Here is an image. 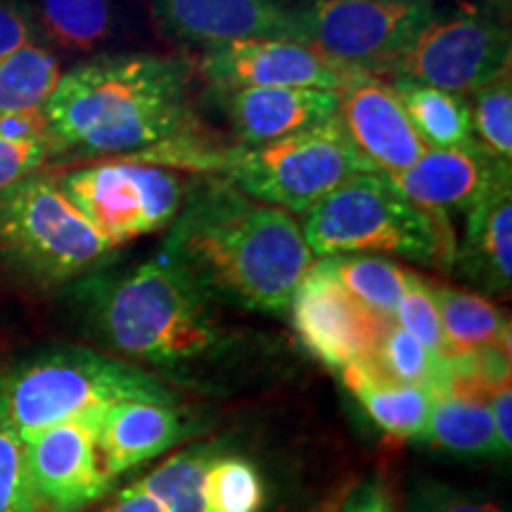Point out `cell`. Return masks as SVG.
Here are the masks:
<instances>
[{"mask_svg": "<svg viewBox=\"0 0 512 512\" xmlns=\"http://www.w3.org/2000/svg\"><path fill=\"white\" fill-rule=\"evenodd\" d=\"M392 88L427 147H458L475 143L470 102L463 95L439 91L425 83L394 76Z\"/></svg>", "mask_w": 512, "mask_h": 512, "instance_id": "603a6c76", "label": "cell"}, {"mask_svg": "<svg viewBox=\"0 0 512 512\" xmlns=\"http://www.w3.org/2000/svg\"><path fill=\"white\" fill-rule=\"evenodd\" d=\"M190 425L176 403L121 401L100 420V453L107 475L117 479L147 460L162 456L188 437Z\"/></svg>", "mask_w": 512, "mask_h": 512, "instance_id": "d6986e66", "label": "cell"}, {"mask_svg": "<svg viewBox=\"0 0 512 512\" xmlns=\"http://www.w3.org/2000/svg\"><path fill=\"white\" fill-rule=\"evenodd\" d=\"M83 297L102 342L136 361L176 366L221 342L214 299L162 254L117 278L93 280Z\"/></svg>", "mask_w": 512, "mask_h": 512, "instance_id": "3957f363", "label": "cell"}, {"mask_svg": "<svg viewBox=\"0 0 512 512\" xmlns=\"http://www.w3.org/2000/svg\"><path fill=\"white\" fill-rule=\"evenodd\" d=\"M382 3H413V0H382ZM432 3H439V0H432Z\"/></svg>", "mask_w": 512, "mask_h": 512, "instance_id": "ab89813d", "label": "cell"}, {"mask_svg": "<svg viewBox=\"0 0 512 512\" xmlns=\"http://www.w3.org/2000/svg\"><path fill=\"white\" fill-rule=\"evenodd\" d=\"M411 512H503L496 503L472 501L439 491V494H425L413 503Z\"/></svg>", "mask_w": 512, "mask_h": 512, "instance_id": "74e56055", "label": "cell"}, {"mask_svg": "<svg viewBox=\"0 0 512 512\" xmlns=\"http://www.w3.org/2000/svg\"><path fill=\"white\" fill-rule=\"evenodd\" d=\"M339 512H396V505L382 479H368L351 491Z\"/></svg>", "mask_w": 512, "mask_h": 512, "instance_id": "d590c367", "label": "cell"}, {"mask_svg": "<svg viewBox=\"0 0 512 512\" xmlns=\"http://www.w3.org/2000/svg\"><path fill=\"white\" fill-rule=\"evenodd\" d=\"M337 95L339 124L358 155L377 174H399L430 150L413 128L389 81L380 76L351 74Z\"/></svg>", "mask_w": 512, "mask_h": 512, "instance_id": "5bb4252c", "label": "cell"}, {"mask_svg": "<svg viewBox=\"0 0 512 512\" xmlns=\"http://www.w3.org/2000/svg\"><path fill=\"white\" fill-rule=\"evenodd\" d=\"M105 411L100 408L24 439L36 512H86L110 494L114 479L107 475L98 441Z\"/></svg>", "mask_w": 512, "mask_h": 512, "instance_id": "8fae6325", "label": "cell"}, {"mask_svg": "<svg viewBox=\"0 0 512 512\" xmlns=\"http://www.w3.org/2000/svg\"><path fill=\"white\" fill-rule=\"evenodd\" d=\"M200 74L211 88H320L339 91L351 74L299 41L240 38L202 46Z\"/></svg>", "mask_w": 512, "mask_h": 512, "instance_id": "4fadbf2b", "label": "cell"}, {"mask_svg": "<svg viewBox=\"0 0 512 512\" xmlns=\"http://www.w3.org/2000/svg\"><path fill=\"white\" fill-rule=\"evenodd\" d=\"M36 41L34 15L19 0H0V60Z\"/></svg>", "mask_w": 512, "mask_h": 512, "instance_id": "836d02e7", "label": "cell"}, {"mask_svg": "<svg viewBox=\"0 0 512 512\" xmlns=\"http://www.w3.org/2000/svg\"><path fill=\"white\" fill-rule=\"evenodd\" d=\"M339 375L382 432L399 439L425 437L434 401L430 389L389 380L370 361L344 368Z\"/></svg>", "mask_w": 512, "mask_h": 512, "instance_id": "44dd1931", "label": "cell"}, {"mask_svg": "<svg viewBox=\"0 0 512 512\" xmlns=\"http://www.w3.org/2000/svg\"><path fill=\"white\" fill-rule=\"evenodd\" d=\"M287 311L304 347L337 373L373 361L384 325H389L370 316L320 264L306 273Z\"/></svg>", "mask_w": 512, "mask_h": 512, "instance_id": "7c38bea8", "label": "cell"}, {"mask_svg": "<svg viewBox=\"0 0 512 512\" xmlns=\"http://www.w3.org/2000/svg\"><path fill=\"white\" fill-rule=\"evenodd\" d=\"M302 235L313 256H401L451 266L456 256L446 214L406 202L377 171L356 174L306 211Z\"/></svg>", "mask_w": 512, "mask_h": 512, "instance_id": "5b68a950", "label": "cell"}, {"mask_svg": "<svg viewBox=\"0 0 512 512\" xmlns=\"http://www.w3.org/2000/svg\"><path fill=\"white\" fill-rule=\"evenodd\" d=\"M489 406H491V418H494L496 427V439L501 446L503 456H510L512 446V389L510 380L496 384L489 392Z\"/></svg>", "mask_w": 512, "mask_h": 512, "instance_id": "8d00e7d4", "label": "cell"}, {"mask_svg": "<svg viewBox=\"0 0 512 512\" xmlns=\"http://www.w3.org/2000/svg\"><path fill=\"white\" fill-rule=\"evenodd\" d=\"M491 389L475 370H458L451 384L434 394L422 439L458 456H503L491 418Z\"/></svg>", "mask_w": 512, "mask_h": 512, "instance_id": "ffe728a7", "label": "cell"}, {"mask_svg": "<svg viewBox=\"0 0 512 512\" xmlns=\"http://www.w3.org/2000/svg\"><path fill=\"white\" fill-rule=\"evenodd\" d=\"M31 15L48 41L76 53L102 46L114 31L110 0H36Z\"/></svg>", "mask_w": 512, "mask_h": 512, "instance_id": "484cf974", "label": "cell"}, {"mask_svg": "<svg viewBox=\"0 0 512 512\" xmlns=\"http://www.w3.org/2000/svg\"><path fill=\"white\" fill-rule=\"evenodd\" d=\"M472 100V128L479 145L498 162H512V79L510 72L479 88Z\"/></svg>", "mask_w": 512, "mask_h": 512, "instance_id": "f1b7e54d", "label": "cell"}, {"mask_svg": "<svg viewBox=\"0 0 512 512\" xmlns=\"http://www.w3.org/2000/svg\"><path fill=\"white\" fill-rule=\"evenodd\" d=\"M53 152L143 155L197 131L183 57L100 55L62 74L46 102Z\"/></svg>", "mask_w": 512, "mask_h": 512, "instance_id": "7a4b0ae2", "label": "cell"}, {"mask_svg": "<svg viewBox=\"0 0 512 512\" xmlns=\"http://www.w3.org/2000/svg\"><path fill=\"white\" fill-rule=\"evenodd\" d=\"M370 363L389 380L430 389L434 394L448 387L456 377V366L434 356L420 339H415L411 332L399 328L396 323L384 325Z\"/></svg>", "mask_w": 512, "mask_h": 512, "instance_id": "83f0119b", "label": "cell"}, {"mask_svg": "<svg viewBox=\"0 0 512 512\" xmlns=\"http://www.w3.org/2000/svg\"><path fill=\"white\" fill-rule=\"evenodd\" d=\"M394 323L406 332H411L415 339H420V342L425 344L434 356L441 358V361L456 366L451 349H448L444 328H441L439 311L437 304H434L430 283H427L425 278H420L418 273L411 271V275H408L406 292H403L399 309L394 313Z\"/></svg>", "mask_w": 512, "mask_h": 512, "instance_id": "4dcf8cb0", "label": "cell"}, {"mask_svg": "<svg viewBox=\"0 0 512 512\" xmlns=\"http://www.w3.org/2000/svg\"><path fill=\"white\" fill-rule=\"evenodd\" d=\"M95 512H164V510L155 498L147 496L145 491H140L136 484H131L126 486V489L117 491L110 501Z\"/></svg>", "mask_w": 512, "mask_h": 512, "instance_id": "f35d334b", "label": "cell"}, {"mask_svg": "<svg viewBox=\"0 0 512 512\" xmlns=\"http://www.w3.org/2000/svg\"><path fill=\"white\" fill-rule=\"evenodd\" d=\"M216 456L219 451L211 446L188 448L133 484L155 498L164 512H209L207 479Z\"/></svg>", "mask_w": 512, "mask_h": 512, "instance_id": "d4e9b609", "label": "cell"}, {"mask_svg": "<svg viewBox=\"0 0 512 512\" xmlns=\"http://www.w3.org/2000/svg\"><path fill=\"white\" fill-rule=\"evenodd\" d=\"M373 171L356 152L337 114L264 145L230 150L223 178L256 202L306 214L347 178Z\"/></svg>", "mask_w": 512, "mask_h": 512, "instance_id": "52a82bcc", "label": "cell"}, {"mask_svg": "<svg viewBox=\"0 0 512 512\" xmlns=\"http://www.w3.org/2000/svg\"><path fill=\"white\" fill-rule=\"evenodd\" d=\"M432 0H297V41L344 74L392 76L396 62L441 15Z\"/></svg>", "mask_w": 512, "mask_h": 512, "instance_id": "ba28073f", "label": "cell"}, {"mask_svg": "<svg viewBox=\"0 0 512 512\" xmlns=\"http://www.w3.org/2000/svg\"><path fill=\"white\" fill-rule=\"evenodd\" d=\"M0 512H36L29 489L24 441L0 415Z\"/></svg>", "mask_w": 512, "mask_h": 512, "instance_id": "1f68e13d", "label": "cell"}, {"mask_svg": "<svg viewBox=\"0 0 512 512\" xmlns=\"http://www.w3.org/2000/svg\"><path fill=\"white\" fill-rule=\"evenodd\" d=\"M297 0H147L157 22L188 43L240 38L297 41Z\"/></svg>", "mask_w": 512, "mask_h": 512, "instance_id": "9a60e30c", "label": "cell"}, {"mask_svg": "<svg viewBox=\"0 0 512 512\" xmlns=\"http://www.w3.org/2000/svg\"><path fill=\"white\" fill-rule=\"evenodd\" d=\"M209 512H259L264 505L261 475L240 456H216L207 479Z\"/></svg>", "mask_w": 512, "mask_h": 512, "instance_id": "f546056e", "label": "cell"}, {"mask_svg": "<svg viewBox=\"0 0 512 512\" xmlns=\"http://www.w3.org/2000/svg\"><path fill=\"white\" fill-rule=\"evenodd\" d=\"M50 152L53 147L46 143H15V140L0 138V192L34 176Z\"/></svg>", "mask_w": 512, "mask_h": 512, "instance_id": "d6a6232c", "label": "cell"}, {"mask_svg": "<svg viewBox=\"0 0 512 512\" xmlns=\"http://www.w3.org/2000/svg\"><path fill=\"white\" fill-rule=\"evenodd\" d=\"M512 38L494 5H467L441 15L396 62L403 76L446 93H477L510 72Z\"/></svg>", "mask_w": 512, "mask_h": 512, "instance_id": "30bf717a", "label": "cell"}, {"mask_svg": "<svg viewBox=\"0 0 512 512\" xmlns=\"http://www.w3.org/2000/svg\"><path fill=\"white\" fill-rule=\"evenodd\" d=\"M339 285L347 290L358 304L382 323H394V313L406 292L408 275L401 264L375 254H342L320 259Z\"/></svg>", "mask_w": 512, "mask_h": 512, "instance_id": "cb8c5ba5", "label": "cell"}, {"mask_svg": "<svg viewBox=\"0 0 512 512\" xmlns=\"http://www.w3.org/2000/svg\"><path fill=\"white\" fill-rule=\"evenodd\" d=\"M60 79V60L43 43L15 50L0 60V114L46 107Z\"/></svg>", "mask_w": 512, "mask_h": 512, "instance_id": "4316f807", "label": "cell"}, {"mask_svg": "<svg viewBox=\"0 0 512 512\" xmlns=\"http://www.w3.org/2000/svg\"><path fill=\"white\" fill-rule=\"evenodd\" d=\"M112 252L55 178L34 174L0 192V254L38 283H67Z\"/></svg>", "mask_w": 512, "mask_h": 512, "instance_id": "8992f818", "label": "cell"}, {"mask_svg": "<svg viewBox=\"0 0 512 512\" xmlns=\"http://www.w3.org/2000/svg\"><path fill=\"white\" fill-rule=\"evenodd\" d=\"M458 275L479 290L508 294L512 285V178L503 169L467 209V228L453 256Z\"/></svg>", "mask_w": 512, "mask_h": 512, "instance_id": "ac0fdd59", "label": "cell"}, {"mask_svg": "<svg viewBox=\"0 0 512 512\" xmlns=\"http://www.w3.org/2000/svg\"><path fill=\"white\" fill-rule=\"evenodd\" d=\"M0 138L15 143H46L53 147L46 107L0 114Z\"/></svg>", "mask_w": 512, "mask_h": 512, "instance_id": "e575fe53", "label": "cell"}, {"mask_svg": "<svg viewBox=\"0 0 512 512\" xmlns=\"http://www.w3.org/2000/svg\"><path fill=\"white\" fill-rule=\"evenodd\" d=\"M211 299L285 313L313 254L290 211L256 202L226 178L190 183L162 247Z\"/></svg>", "mask_w": 512, "mask_h": 512, "instance_id": "6da1fadb", "label": "cell"}, {"mask_svg": "<svg viewBox=\"0 0 512 512\" xmlns=\"http://www.w3.org/2000/svg\"><path fill=\"white\" fill-rule=\"evenodd\" d=\"M55 183L114 247L169 228L188 192V183L174 169L136 157L81 166L57 176Z\"/></svg>", "mask_w": 512, "mask_h": 512, "instance_id": "9c48e42d", "label": "cell"}, {"mask_svg": "<svg viewBox=\"0 0 512 512\" xmlns=\"http://www.w3.org/2000/svg\"><path fill=\"white\" fill-rule=\"evenodd\" d=\"M430 290L456 366L491 347L510 351V320L494 302L451 285H430Z\"/></svg>", "mask_w": 512, "mask_h": 512, "instance_id": "7402d4cb", "label": "cell"}, {"mask_svg": "<svg viewBox=\"0 0 512 512\" xmlns=\"http://www.w3.org/2000/svg\"><path fill=\"white\" fill-rule=\"evenodd\" d=\"M510 164L498 162L482 145L430 147L399 174L384 176L406 202L425 211H467Z\"/></svg>", "mask_w": 512, "mask_h": 512, "instance_id": "2e32d148", "label": "cell"}, {"mask_svg": "<svg viewBox=\"0 0 512 512\" xmlns=\"http://www.w3.org/2000/svg\"><path fill=\"white\" fill-rule=\"evenodd\" d=\"M216 102L242 145H264L337 114L339 95L320 88H214Z\"/></svg>", "mask_w": 512, "mask_h": 512, "instance_id": "e0dca14e", "label": "cell"}, {"mask_svg": "<svg viewBox=\"0 0 512 512\" xmlns=\"http://www.w3.org/2000/svg\"><path fill=\"white\" fill-rule=\"evenodd\" d=\"M121 401L178 403V396L143 368L88 349L48 351L0 375V415L22 441Z\"/></svg>", "mask_w": 512, "mask_h": 512, "instance_id": "277c9868", "label": "cell"}]
</instances>
